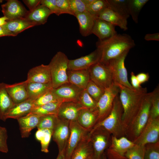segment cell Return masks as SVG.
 <instances>
[{
  "instance_id": "6da1fadb",
  "label": "cell",
  "mask_w": 159,
  "mask_h": 159,
  "mask_svg": "<svg viewBox=\"0 0 159 159\" xmlns=\"http://www.w3.org/2000/svg\"><path fill=\"white\" fill-rule=\"evenodd\" d=\"M118 85L120 88L119 98L123 110L122 121L125 134L128 126L140 108L147 93V89L141 87L132 89Z\"/></svg>"
},
{
  "instance_id": "7a4b0ae2",
  "label": "cell",
  "mask_w": 159,
  "mask_h": 159,
  "mask_svg": "<svg viewBox=\"0 0 159 159\" xmlns=\"http://www.w3.org/2000/svg\"><path fill=\"white\" fill-rule=\"evenodd\" d=\"M97 48L101 52L100 62L106 64L109 61L120 56L135 46L134 40L129 35L117 33L105 40L98 41L96 43Z\"/></svg>"
},
{
  "instance_id": "3957f363",
  "label": "cell",
  "mask_w": 159,
  "mask_h": 159,
  "mask_svg": "<svg viewBox=\"0 0 159 159\" xmlns=\"http://www.w3.org/2000/svg\"><path fill=\"white\" fill-rule=\"evenodd\" d=\"M123 112L118 94L114 99L112 108L109 115L102 121L96 124L92 128L101 127L108 132L112 136L118 138L125 136L122 121Z\"/></svg>"
},
{
  "instance_id": "277c9868",
  "label": "cell",
  "mask_w": 159,
  "mask_h": 159,
  "mask_svg": "<svg viewBox=\"0 0 159 159\" xmlns=\"http://www.w3.org/2000/svg\"><path fill=\"white\" fill-rule=\"evenodd\" d=\"M151 98V93H147L139 111L126 130L125 137L132 142L141 132L149 118Z\"/></svg>"
},
{
  "instance_id": "5b68a950",
  "label": "cell",
  "mask_w": 159,
  "mask_h": 159,
  "mask_svg": "<svg viewBox=\"0 0 159 159\" xmlns=\"http://www.w3.org/2000/svg\"><path fill=\"white\" fill-rule=\"evenodd\" d=\"M69 59L62 52H57L53 56L48 65L51 73L53 88L69 82L67 71Z\"/></svg>"
},
{
  "instance_id": "8992f818",
  "label": "cell",
  "mask_w": 159,
  "mask_h": 159,
  "mask_svg": "<svg viewBox=\"0 0 159 159\" xmlns=\"http://www.w3.org/2000/svg\"><path fill=\"white\" fill-rule=\"evenodd\" d=\"M88 135L92 148L93 159H100L110 144L111 135L100 127L92 129Z\"/></svg>"
},
{
  "instance_id": "52a82bcc",
  "label": "cell",
  "mask_w": 159,
  "mask_h": 159,
  "mask_svg": "<svg viewBox=\"0 0 159 159\" xmlns=\"http://www.w3.org/2000/svg\"><path fill=\"white\" fill-rule=\"evenodd\" d=\"M119 92L118 85L114 83L105 90L103 95L97 102L96 108L98 118L97 124L103 120L110 113L114 99L119 94Z\"/></svg>"
},
{
  "instance_id": "ba28073f",
  "label": "cell",
  "mask_w": 159,
  "mask_h": 159,
  "mask_svg": "<svg viewBox=\"0 0 159 159\" xmlns=\"http://www.w3.org/2000/svg\"><path fill=\"white\" fill-rule=\"evenodd\" d=\"M88 70L90 80L103 90L114 83L111 71L107 65L99 62L90 67Z\"/></svg>"
},
{
  "instance_id": "9c48e42d",
  "label": "cell",
  "mask_w": 159,
  "mask_h": 159,
  "mask_svg": "<svg viewBox=\"0 0 159 159\" xmlns=\"http://www.w3.org/2000/svg\"><path fill=\"white\" fill-rule=\"evenodd\" d=\"M129 51H126L120 56L109 61L106 64L110 68L114 83L130 89H135L129 83L125 61Z\"/></svg>"
},
{
  "instance_id": "30bf717a",
  "label": "cell",
  "mask_w": 159,
  "mask_h": 159,
  "mask_svg": "<svg viewBox=\"0 0 159 159\" xmlns=\"http://www.w3.org/2000/svg\"><path fill=\"white\" fill-rule=\"evenodd\" d=\"M135 144L125 136L117 138L111 135L110 144L105 152L108 159H127L125 154Z\"/></svg>"
},
{
  "instance_id": "8fae6325",
  "label": "cell",
  "mask_w": 159,
  "mask_h": 159,
  "mask_svg": "<svg viewBox=\"0 0 159 159\" xmlns=\"http://www.w3.org/2000/svg\"><path fill=\"white\" fill-rule=\"evenodd\" d=\"M70 133L63 153L64 159H69L75 148L87 135L88 132L77 121L70 122Z\"/></svg>"
},
{
  "instance_id": "7c38bea8",
  "label": "cell",
  "mask_w": 159,
  "mask_h": 159,
  "mask_svg": "<svg viewBox=\"0 0 159 159\" xmlns=\"http://www.w3.org/2000/svg\"><path fill=\"white\" fill-rule=\"evenodd\" d=\"M159 117L149 118L141 132L133 142L135 144L145 145L159 141Z\"/></svg>"
},
{
  "instance_id": "4fadbf2b",
  "label": "cell",
  "mask_w": 159,
  "mask_h": 159,
  "mask_svg": "<svg viewBox=\"0 0 159 159\" xmlns=\"http://www.w3.org/2000/svg\"><path fill=\"white\" fill-rule=\"evenodd\" d=\"M82 89L69 82L64 84L56 88H52V92L58 100L62 102H78Z\"/></svg>"
},
{
  "instance_id": "5bb4252c",
  "label": "cell",
  "mask_w": 159,
  "mask_h": 159,
  "mask_svg": "<svg viewBox=\"0 0 159 159\" xmlns=\"http://www.w3.org/2000/svg\"><path fill=\"white\" fill-rule=\"evenodd\" d=\"M101 52L99 48L90 54L74 59L69 60L68 70H78L88 69L100 62Z\"/></svg>"
},
{
  "instance_id": "9a60e30c",
  "label": "cell",
  "mask_w": 159,
  "mask_h": 159,
  "mask_svg": "<svg viewBox=\"0 0 159 159\" xmlns=\"http://www.w3.org/2000/svg\"><path fill=\"white\" fill-rule=\"evenodd\" d=\"M70 122L59 119L53 130L52 137L57 145L59 153H63L70 133Z\"/></svg>"
},
{
  "instance_id": "2e32d148",
  "label": "cell",
  "mask_w": 159,
  "mask_h": 159,
  "mask_svg": "<svg viewBox=\"0 0 159 159\" xmlns=\"http://www.w3.org/2000/svg\"><path fill=\"white\" fill-rule=\"evenodd\" d=\"M2 12L8 21L24 18L28 11L17 0H9L1 6Z\"/></svg>"
},
{
  "instance_id": "e0dca14e",
  "label": "cell",
  "mask_w": 159,
  "mask_h": 159,
  "mask_svg": "<svg viewBox=\"0 0 159 159\" xmlns=\"http://www.w3.org/2000/svg\"><path fill=\"white\" fill-rule=\"evenodd\" d=\"M84 108L78 102H63L59 107L57 115L61 119L69 122L76 121L80 111Z\"/></svg>"
},
{
  "instance_id": "ac0fdd59",
  "label": "cell",
  "mask_w": 159,
  "mask_h": 159,
  "mask_svg": "<svg viewBox=\"0 0 159 159\" xmlns=\"http://www.w3.org/2000/svg\"><path fill=\"white\" fill-rule=\"evenodd\" d=\"M27 82L46 84L51 82V77L48 65L41 64L30 69L27 74Z\"/></svg>"
},
{
  "instance_id": "d6986e66",
  "label": "cell",
  "mask_w": 159,
  "mask_h": 159,
  "mask_svg": "<svg viewBox=\"0 0 159 159\" xmlns=\"http://www.w3.org/2000/svg\"><path fill=\"white\" fill-rule=\"evenodd\" d=\"M115 26L104 20L96 18L95 19L92 33L96 36L99 41H102L107 40L117 34Z\"/></svg>"
},
{
  "instance_id": "ffe728a7",
  "label": "cell",
  "mask_w": 159,
  "mask_h": 159,
  "mask_svg": "<svg viewBox=\"0 0 159 159\" xmlns=\"http://www.w3.org/2000/svg\"><path fill=\"white\" fill-rule=\"evenodd\" d=\"M41 116L32 113L17 119L21 137H28L31 131L37 127Z\"/></svg>"
},
{
  "instance_id": "44dd1931",
  "label": "cell",
  "mask_w": 159,
  "mask_h": 159,
  "mask_svg": "<svg viewBox=\"0 0 159 159\" xmlns=\"http://www.w3.org/2000/svg\"><path fill=\"white\" fill-rule=\"evenodd\" d=\"M26 81L14 84H5L6 90L14 104L24 102L29 99Z\"/></svg>"
},
{
  "instance_id": "7402d4cb",
  "label": "cell",
  "mask_w": 159,
  "mask_h": 159,
  "mask_svg": "<svg viewBox=\"0 0 159 159\" xmlns=\"http://www.w3.org/2000/svg\"><path fill=\"white\" fill-rule=\"evenodd\" d=\"M97 118L96 108L94 109L84 108L80 111L76 121L80 126L89 132L97 124Z\"/></svg>"
},
{
  "instance_id": "603a6c76",
  "label": "cell",
  "mask_w": 159,
  "mask_h": 159,
  "mask_svg": "<svg viewBox=\"0 0 159 159\" xmlns=\"http://www.w3.org/2000/svg\"><path fill=\"white\" fill-rule=\"evenodd\" d=\"M52 14L48 8L40 4L34 10L28 11L24 18L35 26L45 24Z\"/></svg>"
},
{
  "instance_id": "cb8c5ba5",
  "label": "cell",
  "mask_w": 159,
  "mask_h": 159,
  "mask_svg": "<svg viewBox=\"0 0 159 159\" xmlns=\"http://www.w3.org/2000/svg\"><path fill=\"white\" fill-rule=\"evenodd\" d=\"M34 100L28 99L18 104H15L7 114L6 118L17 120L30 113L34 108Z\"/></svg>"
},
{
  "instance_id": "d4e9b609",
  "label": "cell",
  "mask_w": 159,
  "mask_h": 159,
  "mask_svg": "<svg viewBox=\"0 0 159 159\" xmlns=\"http://www.w3.org/2000/svg\"><path fill=\"white\" fill-rule=\"evenodd\" d=\"M69 82L83 90L90 80L88 69L67 71Z\"/></svg>"
},
{
  "instance_id": "484cf974",
  "label": "cell",
  "mask_w": 159,
  "mask_h": 159,
  "mask_svg": "<svg viewBox=\"0 0 159 159\" xmlns=\"http://www.w3.org/2000/svg\"><path fill=\"white\" fill-rule=\"evenodd\" d=\"M96 18L117 26L124 31L128 29L127 19L109 8L105 9Z\"/></svg>"
},
{
  "instance_id": "4316f807",
  "label": "cell",
  "mask_w": 159,
  "mask_h": 159,
  "mask_svg": "<svg viewBox=\"0 0 159 159\" xmlns=\"http://www.w3.org/2000/svg\"><path fill=\"white\" fill-rule=\"evenodd\" d=\"M81 34L86 37L92 34V31L96 18L87 11L76 14Z\"/></svg>"
},
{
  "instance_id": "83f0119b",
  "label": "cell",
  "mask_w": 159,
  "mask_h": 159,
  "mask_svg": "<svg viewBox=\"0 0 159 159\" xmlns=\"http://www.w3.org/2000/svg\"><path fill=\"white\" fill-rule=\"evenodd\" d=\"M5 84L0 83V119L5 121L6 115L15 104L7 92Z\"/></svg>"
},
{
  "instance_id": "f1b7e54d",
  "label": "cell",
  "mask_w": 159,
  "mask_h": 159,
  "mask_svg": "<svg viewBox=\"0 0 159 159\" xmlns=\"http://www.w3.org/2000/svg\"><path fill=\"white\" fill-rule=\"evenodd\" d=\"M92 155V148L87 134L74 150L69 159H86Z\"/></svg>"
},
{
  "instance_id": "f546056e",
  "label": "cell",
  "mask_w": 159,
  "mask_h": 159,
  "mask_svg": "<svg viewBox=\"0 0 159 159\" xmlns=\"http://www.w3.org/2000/svg\"><path fill=\"white\" fill-rule=\"evenodd\" d=\"M26 88L29 99L35 100L53 87L51 82L46 84L29 82H27Z\"/></svg>"
},
{
  "instance_id": "4dcf8cb0",
  "label": "cell",
  "mask_w": 159,
  "mask_h": 159,
  "mask_svg": "<svg viewBox=\"0 0 159 159\" xmlns=\"http://www.w3.org/2000/svg\"><path fill=\"white\" fill-rule=\"evenodd\" d=\"M3 26L15 37L25 30L34 26L24 18H22L7 21Z\"/></svg>"
},
{
  "instance_id": "1f68e13d",
  "label": "cell",
  "mask_w": 159,
  "mask_h": 159,
  "mask_svg": "<svg viewBox=\"0 0 159 159\" xmlns=\"http://www.w3.org/2000/svg\"><path fill=\"white\" fill-rule=\"evenodd\" d=\"M108 8L127 19L130 16L128 9L129 0H107Z\"/></svg>"
},
{
  "instance_id": "d6a6232c",
  "label": "cell",
  "mask_w": 159,
  "mask_h": 159,
  "mask_svg": "<svg viewBox=\"0 0 159 159\" xmlns=\"http://www.w3.org/2000/svg\"><path fill=\"white\" fill-rule=\"evenodd\" d=\"M62 102L59 100L52 102L34 108L30 113L40 116L49 114L57 115L59 107Z\"/></svg>"
},
{
  "instance_id": "836d02e7",
  "label": "cell",
  "mask_w": 159,
  "mask_h": 159,
  "mask_svg": "<svg viewBox=\"0 0 159 159\" xmlns=\"http://www.w3.org/2000/svg\"><path fill=\"white\" fill-rule=\"evenodd\" d=\"M53 130L47 129H38L35 134L36 139L40 142L42 152H49V146L52 135Z\"/></svg>"
},
{
  "instance_id": "e575fe53",
  "label": "cell",
  "mask_w": 159,
  "mask_h": 159,
  "mask_svg": "<svg viewBox=\"0 0 159 159\" xmlns=\"http://www.w3.org/2000/svg\"><path fill=\"white\" fill-rule=\"evenodd\" d=\"M148 1V0H129L128 6L130 16L135 23H138L140 13Z\"/></svg>"
},
{
  "instance_id": "d590c367",
  "label": "cell",
  "mask_w": 159,
  "mask_h": 159,
  "mask_svg": "<svg viewBox=\"0 0 159 159\" xmlns=\"http://www.w3.org/2000/svg\"><path fill=\"white\" fill-rule=\"evenodd\" d=\"M59 120L57 115L49 114L41 116L37 126L38 129H47L53 130Z\"/></svg>"
},
{
  "instance_id": "8d00e7d4",
  "label": "cell",
  "mask_w": 159,
  "mask_h": 159,
  "mask_svg": "<svg viewBox=\"0 0 159 159\" xmlns=\"http://www.w3.org/2000/svg\"><path fill=\"white\" fill-rule=\"evenodd\" d=\"M151 93V104L149 118L154 119L159 117V85Z\"/></svg>"
},
{
  "instance_id": "74e56055",
  "label": "cell",
  "mask_w": 159,
  "mask_h": 159,
  "mask_svg": "<svg viewBox=\"0 0 159 159\" xmlns=\"http://www.w3.org/2000/svg\"><path fill=\"white\" fill-rule=\"evenodd\" d=\"M108 8L107 0H94L87 6V11L96 18L106 9Z\"/></svg>"
},
{
  "instance_id": "f35d334b",
  "label": "cell",
  "mask_w": 159,
  "mask_h": 159,
  "mask_svg": "<svg viewBox=\"0 0 159 159\" xmlns=\"http://www.w3.org/2000/svg\"><path fill=\"white\" fill-rule=\"evenodd\" d=\"M145 145L135 144L129 149L125 154L127 159H144Z\"/></svg>"
},
{
  "instance_id": "ab89813d",
  "label": "cell",
  "mask_w": 159,
  "mask_h": 159,
  "mask_svg": "<svg viewBox=\"0 0 159 159\" xmlns=\"http://www.w3.org/2000/svg\"><path fill=\"white\" fill-rule=\"evenodd\" d=\"M78 102L85 108L94 109L96 107L97 102L89 95L85 89L81 92Z\"/></svg>"
},
{
  "instance_id": "60d3db41",
  "label": "cell",
  "mask_w": 159,
  "mask_h": 159,
  "mask_svg": "<svg viewBox=\"0 0 159 159\" xmlns=\"http://www.w3.org/2000/svg\"><path fill=\"white\" fill-rule=\"evenodd\" d=\"M89 95L97 102L104 93L105 90L91 80L85 89Z\"/></svg>"
},
{
  "instance_id": "b9f144b4",
  "label": "cell",
  "mask_w": 159,
  "mask_h": 159,
  "mask_svg": "<svg viewBox=\"0 0 159 159\" xmlns=\"http://www.w3.org/2000/svg\"><path fill=\"white\" fill-rule=\"evenodd\" d=\"M144 159H159V141L145 145Z\"/></svg>"
},
{
  "instance_id": "7bdbcfd3",
  "label": "cell",
  "mask_w": 159,
  "mask_h": 159,
  "mask_svg": "<svg viewBox=\"0 0 159 159\" xmlns=\"http://www.w3.org/2000/svg\"><path fill=\"white\" fill-rule=\"evenodd\" d=\"M52 89L42 94L34 100V108L58 100L52 93Z\"/></svg>"
},
{
  "instance_id": "ee69618b",
  "label": "cell",
  "mask_w": 159,
  "mask_h": 159,
  "mask_svg": "<svg viewBox=\"0 0 159 159\" xmlns=\"http://www.w3.org/2000/svg\"><path fill=\"white\" fill-rule=\"evenodd\" d=\"M71 9L73 16L87 11V6L83 0H69Z\"/></svg>"
},
{
  "instance_id": "f6af8a7d",
  "label": "cell",
  "mask_w": 159,
  "mask_h": 159,
  "mask_svg": "<svg viewBox=\"0 0 159 159\" xmlns=\"http://www.w3.org/2000/svg\"><path fill=\"white\" fill-rule=\"evenodd\" d=\"M56 3L59 15L67 14L73 16L70 6L69 0H56Z\"/></svg>"
},
{
  "instance_id": "bcb514c9",
  "label": "cell",
  "mask_w": 159,
  "mask_h": 159,
  "mask_svg": "<svg viewBox=\"0 0 159 159\" xmlns=\"http://www.w3.org/2000/svg\"><path fill=\"white\" fill-rule=\"evenodd\" d=\"M8 136L6 128L0 126V148L3 153H7L8 152L7 144Z\"/></svg>"
},
{
  "instance_id": "7dc6e473",
  "label": "cell",
  "mask_w": 159,
  "mask_h": 159,
  "mask_svg": "<svg viewBox=\"0 0 159 159\" xmlns=\"http://www.w3.org/2000/svg\"><path fill=\"white\" fill-rule=\"evenodd\" d=\"M40 4L48 8L52 14H54L57 16L60 15L57 5L56 0H41Z\"/></svg>"
},
{
  "instance_id": "c3c4849f",
  "label": "cell",
  "mask_w": 159,
  "mask_h": 159,
  "mask_svg": "<svg viewBox=\"0 0 159 159\" xmlns=\"http://www.w3.org/2000/svg\"><path fill=\"white\" fill-rule=\"evenodd\" d=\"M23 2L31 11L40 5L41 0H24Z\"/></svg>"
},
{
  "instance_id": "681fc988",
  "label": "cell",
  "mask_w": 159,
  "mask_h": 159,
  "mask_svg": "<svg viewBox=\"0 0 159 159\" xmlns=\"http://www.w3.org/2000/svg\"><path fill=\"white\" fill-rule=\"evenodd\" d=\"M136 76L140 85L148 81L150 77L148 73L143 72L139 73Z\"/></svg>"
},
{
  "instance_id": "f907efd6",
  "label": "cell",
  "mask_w": 159,
  "mask_h": 159,
  "mask_svg": "<svg viewBox=\"0 0 159 159\" xmlns=\"http://www.w3.org/2000/svg\"><path fill=\"white\" fill-rule=\"evenodd\" d=\"M130 74L131 85L133 88L135 89H138L141 87V85L140 84L134 73L132 72Z\"/></svg>"
},
{
  "instance_id": "816d5d0a",
  "label": "cell",
  "mask_w": 159,
  "mask_h": 159,
  "mask_svg": "<svg viewBox=\"0 0 159 159\" xmlns=\"http://www.w3.org/2000/svg\"><path fill=\"white\" fill-rule=\"evenodd\" d=\"M144 39L145 40L148 41H159V33H156L153 34H147L145 36Z\"/></svg>"
},
{
  "instance_id": "f5cc1de1",
  "label": "cell",
  "mask_w": 159,
  "mask_h": 159,
  "mask_svg": "<svg viewBox=\"0 0 159 159\" xmlns=\"http://www.w3.org/2000/svg\"><path fill=\"white\" fill-rule=\"evenodd\" d=\"M6 36L14 37L12 34L3 26H0V37Z\"/></svg>"
},
{
  "instance_id": "db71d44e",
  "label": "cell",
  "mask_w": 159,
  "mask_h": 159,
  "mask_svg": "<svg viewBox=\"0 0 159 159\" xmlns=\"http://www.w3.org/2000/svg\"><path fill=\"white\" fill-rule=\"evenodd\" d=\"M8 21V19L4 16L0 17V26H3Z\"/></svg>"
},
{
  "instance_id": "11a10c76",
  "label": "cell",
  "mask_w": 159,
  "mask_h": 159,
  "mask_svg": "<svg viewBox=\"0 0 159 159\" xmlns=\"http://www.w3.org/2000/svg\"><path fill=\"white\" fill-rule=\"evenodd\" d=\"M94 0H83L87 6L91 4Z\"/></svg>"
},
{
  "instance_id": "9f6ffc18",
  "label": "cell",
  "mask_w": 159,
  "mask_h": 159,
  "mask_svg": "<svg viewBox=\"0 0 159 159\" xmlns=\"http://www.w3.org/2000/svg\"><path fill=\"white\" fill-rule=\"evenodd\" d=\"M56 159H64L63 153H59Z\"/></svg>"
},
{
  "instance_id": "6f0895ef",
  "label": "cell",
  "mask_w": 159,
  "mask_h": 159,
  "mask_svg": "<svg viewBox=\"0 0 159 159\" xmlns=\"http://www.w3.org/2000/svg\"><path fill=\"white\" fill-rule=\"evenodd\" d=\"M100 159H107V157L106 155L105 152L103 154Z\"/></svg>"
},
{
  "instance_id": "680465c9",
  "label": "cell",
  "mask_w": 159,
  "mask_h": 159,
  "mask_svg": "<svg viewBox=\"0 0 159 159\" xmlns=\"http://www.w3.org/2000/svg\"><path fill=\"white\" fill-rule=\"evenodd\" d=\"M86 159H94L92 156H90L89 157H88Z\"/></svg>"
},
{
  "instance_id": "91938a15",
  "label": "cell",
  "mask_w": 159,
  "mask_h": 159,
  "mask_svg": "<svg viewBox=\"0 0 159 159\" xmlns=\"http://www.w3.org/2000/svg\"><path fill=\"white\" fill-rule=\"evenodd\" d=\"M0 152H2L0 148Z\"/></svg>"
}]
</instances>
